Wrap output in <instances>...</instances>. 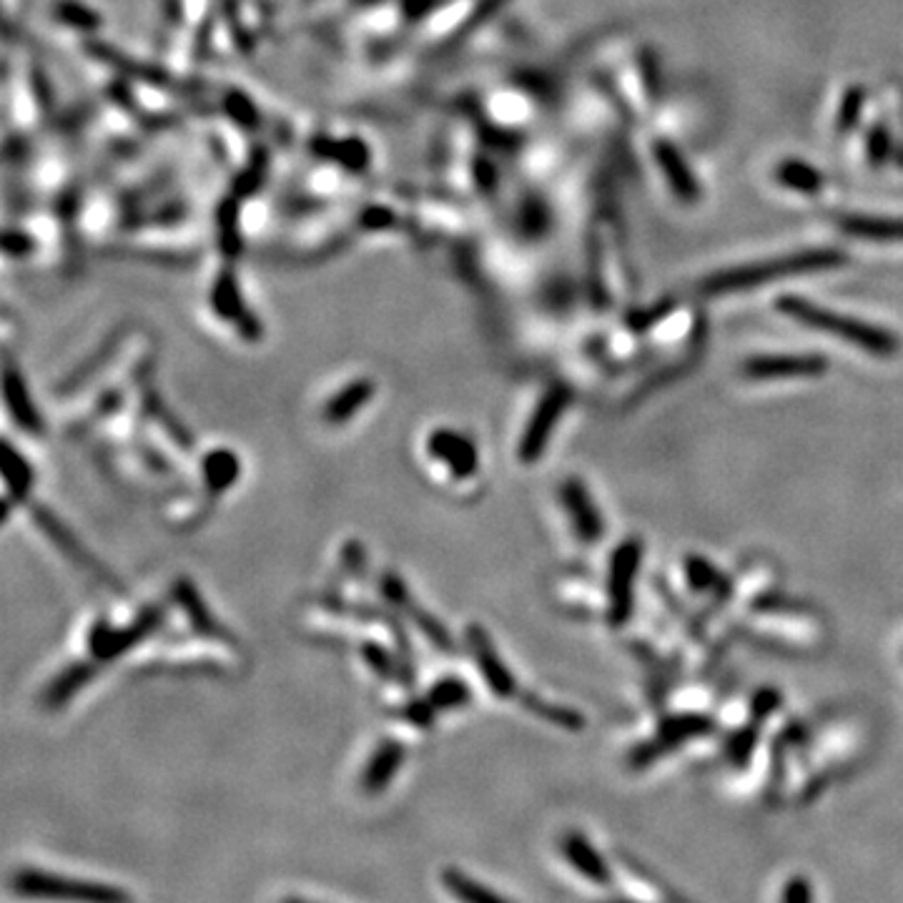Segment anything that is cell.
<instances>
[{
    "instance_id": "obj_1",
    "label": "cell",
    "mask_w": 903,
    "mask_h": 903,
    "mask_svg": "<svg viewBox=\"0 0 903 903\" xmlns=\"http://www.w3.org/2000/svg\"><path fill=\"white\" fill-rule=\"evenodd\" d=\"M775 307L778 311H783L785 317L799 321V324L836 337L840 339V342L861 349V352L866 354L893 356L901 349L899 337L889 332V329L873 327L869 324V321H861L856 317L838 315V311L834 309L818 307V304H813L811 299L793 297V294H789V297L778 299Z\"/></svg>"
},
{
    "instance_id": "obj_2",
    "label": "cell",
    "mask_w": 903,
    "mask_h": 903,
    "mask_svg": "<svg viewBox=\"0 0 903 903\" xmlns=\"http://www.w3.org/2000/svg\"><path fill=\"white\" fill-rule=\"evenodd\" d=\"M848 262V256L838 249H808V252H795L789 256H778L771 262L748 264V266H733V269L715 272L703 282L705 294H733V291H748L758 289L763 284H773L783 276H799L813 272H828L838 269Z\"/></svg>"
},
{
    "instance_id": "obj_3",
    "label": "cell",
    "mask_w": 903,
    "mask_h": 903,
    "mask_svg": "<svg viewBox=\"0 0 903 903\" xmlns=\"http://www.w3.org/2000/svg\"><path fill=\"white\" fill-rule=\"evenodd\" d=\"M11 889L18 899L60 901V903H133L131 893L121 887L93 879L53 873L43 869H21L13 873Z\"/></svg>"
},
{
    "instance_id": "obj_4",
    "label": "cell",
    "mask_w": 903,
    "mask_h": 903,
    "mask_svg": "<svg viewBox=\"0 0 903 903\" xmlns=\"http://www.w3.org/2000/svg\"><path fill=\"white\" fill-rule=\"evenodd\" d=\"M164 607L161 605H148L123 628H115L109 618H96L91 625V630L86 635V652L88 658L98 665H111L115 660L129 656L131 650H136L143 646L151 635H156L164 628Z\"/></svg>"
},
{
    "instance_id": "obj_5",
    "label": "cell",
    "mask_w": 903,
    "mask_h": 903,
    "mask_svg": "<svg viewBox=\"0 0 903 903\" xmlns=\"http://www.w3.org/2000/svg\"><path fill=\"white\" fill-rule=\"evenodd\" d=\"M377 590L384 605H387L389 610L405 615V618L412 623L437 650L447 652V656H454V652H458V642H454L452 632L444 628V623L437 618V615H432L427 607L415 601L412 590L405 583V577L397 575L395 570H384L377 577Z\"/></svg>"
},
{
    "instance_id": "obj_6",
    "label": "cell",
    "mask_w": 903,
    "mask_h": 903,
    "mask_svg": "<svg viewBox=\"0 0 903 903\" xmlns=\"http://www.w3.org/2000/svg\"><path fill=\"white\" fill-rule=\"evenodd\" d=\"M570 405L572 389L565 382L550 384V387L542 392L538 407L532 409L530 422H527L525 432L520 434V442H517V460H520V464H535L544 452H548L552 432L558 429L560 417L568 412Z\"/></svg>"
},
{
    "instance_id": "obj_7",
    "label": "cell",
    "mask_w": 903,
    "mask_h": 903,
    "mask_svg": "<svg viewBox=\"0 0 903 903\" xmlns=\"http://www.w3.org/2000/svg\"><path fill=\"white\" fill-rule=\"evenodd\" d=\"M464 642H467V650L475 665L480 670L482 681L492 691V695H497L499 701H517L522 695L520 685H517V678L513 675V670L507 668V663L499 656V650L495 646V640L489 638V632L477 623H470L464 628Z\"/></svg>"
},
{
    "instance_id": "obj_8",
    "label": "cell",
    "mask_w": 903,
    "mask_h": 903,
    "mask_svg": "<svg viewBox=\"0 0 903 903\" xmlns=\"http://www.w3.org/2000/svg\"><path fill=\"white\" fill-rule=\"evenodd\" d=\"M642 560V542L625 540L610 558V572H607V601H610V623L615 628L628 623L632 613V587L638 577Z\"/></svg>"
},
{
    "instance_id": "obj_9",
    "label": "cell",
    "mask_w": 903,
    "mask_h": 903,
    "mask_svg": "<svg viewBox=\"0 0 903 903\" xmlns=\"http://www.w3.org/2000/svg\"><path fill=\"white\" fill-rule=\"evenodd\" d=\"M31 517H33V522H35V527H38V530L46 535V538L53 542V548L56 550H60L64 552V555L74 562L76 568H80L84 572H88V575L91 577H96V580H101V585H106V587H111V590H115V593H121L123 590V585H119V580H115L109 570H106L101 562H98L91 552H88L84 544H80L78 540H76V535L68 530V527L64 525V520H58L56 515L51 513L48 507H43V505H31Z\"/></svg>"
},
{
    "instance_id": "obj_10",
    "label": "cell",
    "mask_w": 903,
    "mask_h": 903,
    "mask_svg": "<svg viewBox=\"0 0 903 903\" xmlns=\"http://www.w3.org/2000/svg\"><path fill=\"white\" fill-rule=\"evenodd\" d=\"M427 454L450 472L452 480L467 482L480 472V450L470 434L452 427H437L427 437Z\"/></svg>"
},
{
    "instance_id": "obj_11",
    "label": "cell",
    "mask_w": 903,
    "mask_h": 903,
    "mask_svg": "<svg viewBox=\"0 0 903 903\" xmlns=\"http://www.w3.org/2000/svg\"><path fill=\"white\" fill-rule=\"evenodd\" d=\"M172 595H174V603L178 605V610L184 613V618L189 620L191 630L196 635L223 642V646H229L234 650H241V642L236 640V635L231 632L227 625H221L217 620V615L211 613V607L207 605V601H203V595L199 593V587L194 585L191 577H186V575L176 577Z\"/></svg>"
},
{
    "instance_id": "obj_12",
    "label": "cell",
    "mask_w": 903,
    "mask_h": 903,
    "mask_svg": "<svg viewBox=\"0 0 903 903\" xmlns=\"http://www.w3.org/2000/svg\"><path fill=\"white\" fill-rule=\"evenodd\" d=\"M826 372L828 360L818 354H763L750 356L744 366V374L753 382L821 377Z\"/></svg>"
},
{
    "instance_id": "obj_13",
    "label": "cell",
    "mask_w": 903,
    "mask_h": 903,
    "mask_svg": "<svg viewBox=\"0 0 903 903\" xmlns=\"http://www.w3.org/2000/svg\"><path fill=\"white\" fill-rule=\"evenodd\" d=\"M560 503L572 522L577 540L585 544H595L605 535V517L597 509L593 495H590L585 482L577 477H568L560 485Z\"/></svg>"
},
{
    "instance_id": "obj_14",
    "label": "cell",
    "mask_w": 903,
    "mask_h": 903,
    "mask_svg": "<svg viewBox=\"0 0 903 903\" xmlns=\"http://www.w3.org/2000/svg\"><path fill=\"white\" fill-rule=\"evenodd\" d=\"M3 401H5L8 415L13 417V422L18 429H21V432L31 434V437H41L43 432H46V419H43V415L38 412V407H35L23 372L18 370L13 360H5V366H3Z\"/></svg>"
},
{
    "instance_id": "obj_15",
    "label": "cell",
    "mask_w": 903,
    "mask_h": 903,
    "mask_svg": "<svg viewBox=\"0 0 903 903\" xmlns=\"http://www.w3.org/2000/svg\"><path fill=\"white\" fill-rule=\"evenodd\" d=\"M0 472L5 480V497H3V520H8L13 505H29L31 492L35 485V470L29 458L18 450L11 440H3L0 444Z\"/></svg>"
},
{
    "instance_id": "obj_16",
    "label": "cell",
    "mask_w": 903,
    "mask_h": 903,
    "mask_svg": "<svg viewBox=\"0 0 903 903\" xmlns=\"http://www.w3.org/2000/svg\"><path fill=\"white\" fill-rule=\"evenodd\" d=\"M407 758V748L397 738H382L377 748L372 750L370 761H366L364 771L360 775V789L364 795H382L395 781V775L401 771Z\"/></svg>"
},
{
    "instance_id": "obj_17",
    "label": "cell",
    "mask_w": 903,
    "mask_h": 903,
    "mask_svg": "<svg viewBox=\"0 0 903 903\" xmlns=\"http://www.w3.org/2000/svg\"><path fill=\"white\" fill-rule=\"evenodd\" d=\"M713 730V720L703 718V715H678V718H670L663 723V728L658 730V736L650 740L646 748H640L638 753L632 756L635 766H648L650 761H656L658 756L668 753V750L678 748L685 740L705 736V733Z\"/></svg>"
},
{
    "instance_id": "obj_18",
    "label": "cell",
    "mask_w": 903,
    "mask_h": 903,
    "mask_svg": "<svg viewBox=\"0 0 903 903\" xmlns=\"http://www.w3.org/2000/svg\"><path fill=\"white\" fill-rule=\"evenodd\" d=\"M98 670H101V665L93 663L91 658L74 660V663L66 665L60 673L53 675V681L46 685V691L41 693V705L46 711H64L66 705L93 681V678L98 675Z\"/></svg>"
},
{
    "instance_id": "obj_19",
    "label": "cell",
    "mask_w": 903,
    "mask_h": 903,
    "mask_svg": "<svg viewBox=\"0 0 903 903\" xmlns=\"http://www.w3.org/2000/svg\"><path fill=\"white\" fill-rule=\"evenodd\" d=\"M374 395H377V384H374V379H352L324 401V407H321V419L332 427H344L370 405Z\"/></svg>"
},
{
    "instance_id": "obj_20",
    "label": "cell",
    "mask_w": 903,
    "mask_h": 903,
    "mask_svg": "<svg viewBox=\"0 0 903 903\" xmlns=\"http://www.w3.org/2000/svg\"><path fill=\"white\" fill-rule=\"evenodd\" d=\"M241 472H244V464L231 447H213L201 458V480L207 497L221 499L236 485Z\"/></svg>"
},
{
    "instance_id": "obj_21",
    "label": "cell",
    "mask_w": 903,
    "mask_h": 903,
    "mask_svg": "<svg viewBox=\"0 0 903 903\" xmlns=\"http://www.w3.org/2000/svg\"><path fill=\"white\" fill-rule=\"evenodd\" d=\"M836 227L844 234L873 244H903L901 217H871V213H844L836 219Z\"/></svg>"
},
{
    "instance_id": "obj_22",
    "label": "cell",
    "mask_w": 903,
    "mask_h": 903,
    "mask_svg": "<svg viewBox=\"0 0 903 903\" xmlns=\"http://www.w3.org/2000/svg\"><path fill=\"white\" fill-rule=\"evenodd\" d=\"M656 158L660 168H663V174L668 178L670 189L675 191L678 199H683L685 203H693L697 201V196H701V189H697V181L691 168L681 156V151H678L673 143L668 141H658L656 143Z\"/></svg>"
},
{
    "instance_id": "obj_23",
    "label": "cell",
    "mask_w": 903,
    "mask_h": 903,
    "mask_svg": "<svg viewBox=\"0 0 903 903\" xmlns=\"http://www.w3.org/2000/svg\"><path fill=\"white\" fill-rule=\"evenodd\" d=\"M560 846L562 854H565V858L572 863V869L583 873L585 879L597 883V887H605V883L610 881V871H607L605 861L597 856V851L590 846V840L583 834H575V830H572V834L562 838Z\"/></svg>"
},
{
    "instance_id": "obj_24",
    "label": "cell",
    "mask_w": 903,
    "mask_h": 903,
    "mask_svg": "<svg viewBox=\"0 0 903 903\" xmlns=\"http://www.w3.org/2000/svg\"><path fill=\"white\" fill-rule=\"evenodd\" d=\"M517 703H520L527 713H532L535 718L550 723V726H555V728H562V730H583L585 728V718L577 711L565 708V705L544 701V697L535 695V693L522 691V695L517 697Z\"/></svg>"
},
{
    "instance_id": "obj_25",
    "label": "cell",
    "mask_w": 903,
    "mask_h": 903,
    "mask_svg": "<svg viewBox=\"0 0 903 903\" xmlns=\"http://www.w3.org/2000/svg\"><path fill=\"white\" fill-rule=\"evenodd\" d=\"M425 697L434 705L437 713H452L472 705V687L460 675H442L427 687Z\"/></svg>"
},
{
    "instance_id": "obj_26",
    "label": "cell",
    "mask_w": 903,
    "mask_h": 903,
    "mask_svg": "<svg viewBox=\"0 0 903 903\" xmlns=\"http://www.w3.org/2000/svg\"><path fill=\"white\" fill-rule=\"evenodd\" d=\"M442 887L452 899H458L460 903H513L460 869H444Z\"/></svg>"
},
{
    "instance_id": "obj_27",
    "label": "cell",
    "mask_w": 903,
    "mask_h": 903,
    "mask_svg": "<svg viewBox=\"0 0 903 903\" xmlns=\"http://www.w3.org/2000/svg\"><path fill=\"white\" fill-rule=\"evenodd\" d=\"M141 407H143V415L151 417V419H154V422H158L161 427H164V432L168 434V440L181 447V450H191V447H194L191 432H189V429H186L181 422H178V419H176L172 412H168L166 405H164V399L158 397V392H156L154 387H151V384H148L146 389H143Z\"/></svg>"
},
{
    "instance_id": "obj_28",
    "label": "cell",
    "mask_w": 903,
    "mask_h": 903,
    "mask_svg": "<svg viewBox=\"0 0 903 903\" xmlns=\"http://www.w3.org/2000/svg\"><path fill=\"white\" fill-rule=\"evenodd\" d=\"M685 575L697 593H711L715 597L730 595V580L713 565L711 560L691 555L685 560Z\"/></svg>"
},
{
    "instance_id": "obj_29",
    "label": "cell",
    "mask_w": 903,
    "mask_h": 903,
    "mask_svg": "<svg viewBox=\"0 0 903 903\" xmlns=\"http://www.w3.org/2000/svg\"><path fill=\"white\" fill-rule=\"evenodd\" d=\"M356 652L364 660V665L370 668V673H374L379 681H397L399 683V660L397 652H392L389 648H384L377 640H362L356 646Z\"/></svg>"
},
{
    "instance_id": "obj_30",
    "label": "cell",
    "mask_w": 903,
    "mask_h": 903,
    "mask_svg": "<svg viewBox=\"0 0 903 903\" xmlns=\"http://www.w3.org/2000/svg\"><path fill=\"white\" fill-rule=\"evenodd\" d=\"M778 184L789 186L793 191L801 194H816L824 186V176H821L816 168L803 164V161H783L781 166L775 168Z\"/></svg>"
},
{
    "instance_id": "obj_31",
    "label": "cell",
    "mask_w": 903,
    "mask_h": 903,
    "mask_svg": "<svg viewBox=\"0 0 903 903\" xmlns=\"http://www.w3.org/2000/svg\"><path fill=\"white\" fill-rule=\"evenodd\" d=\"M397 715L417 730H432L437 715H440V713H437L434 705L429 703L427 697L422 695V697H409V701L401 705Z\"/></svg>"
},
{
    "instance_id": "obj_32",
    "label": "cell",
    "mask_w": 903,
    "mask_h": 903,
    "mask_svg": "<svg viewBox=\"0 0 903 903\" xmlns=\"http://www.w3.org/2000/svg\"><path fill=\"white\" fill-rule=\"evenodd\" d=\"M863 109V91L861 88H851V91L846 93L844 103H840V113H838V131H848L856 126L858 121V113Z\"/></svg>"
},
{
    "instance_id": "obj_33",
    "label": "cell",
    "mask_w": 903,
    "mask_h": 903,
    "mask_svg": "<svg viewBox=\"0 0 903 903\" xmlns=\"http://www.w3.org/2000/svg\"><path fill=\"white\" fill-rule=\"evenodd\" d=\"M891 154V136L889 131L883 126H876L869 136V158L873 161L876 166L883 164V161L889 158Z\"/></svg>"
},
{
    "instance_id": "obj_34",
    "label": "cell",
    "mask_w": 903,
    "mask_h": 903,
    "mask_svg": "<svg viewBox=\"0 0 903 903\" xmlns=\"http://www.w3.org/2000/svg\"><path fill=\"white\" fill-rule=\"evenodd\" d=\"M778 703H781V695H778V691H773V687H766V691H761V693H756V697H753V718L756 720H766L768 715H771L775 708H778Z\"/></svg>"
},
{
    "instance_id": "obj_35",
    "label": "cell",
    "mask_w": 903,
    "mask_h": 903,
    "mask_svg": "<svg viewBox=\"0 0 903 903\" xmlns=\"http://www.w3.org/2000/svg\"><path fill=\"white\" fill-rule=\"evenodd\" d=\"M342 558H344V570L346 572H352V575H360V572H364L366 555H364V548L356 540H349V544L342 552Z\"/></svg>"
},
{
    "instance_id": "obj_36",
    "label": "cell",
    "mask_w": 903,
    "mask_h": 903,
    "mask_svg": "<svg viewBox=\"0 0 903 903\" xmlns=\"http://www.w3.org/2000/svg\"><path fill=\"white\" fill-rule=\"evenodd\" d=\"M753 746H756V733L753 730L740 733V736H736V740H733V746H730L733 761H738V763L746 761L750 750H753Z\"/></svg>"
},
{
    "instance_id": "obj_37",
    "label": "cell",
    "mask_w": 903,
    "mask_h": 903,
    "mask_svg": "<svg viewBox=\"0 0 903 903\" xmlns=\"http://www.w3.org/2000/svg\"><path fill=\"white\" fill-rule=\"evenodd\" d=\"M785 903H811V889L806 881H793L785 891Z\"/></svg>"
},
{
    "instance_id": "obj_38",
    "label": "cell",
    "mask_w": 903,
    "mask_h": 903,
    "mask_svg": "<svg viewBox=\"0 0 903 903\" xmlns=\"http://www.w3.org/2000/svg\"><path fill=\"white\" fill-rule=\"evenodd\" d=\"M279 903H315V901H307V899H299V896H286Z\"/></svg>"
}]
</instances>
